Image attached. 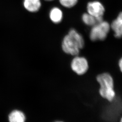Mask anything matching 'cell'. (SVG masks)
Masks as SVG:
<instances>
[{"label": "cell", "mask_w": 122, "mask_h": 122, "mask_svg": "<svg viewBox=\"0 0 122 122\" xmlns=\"http://www.w3.org/2000/svg\"><path fill=\"white\" fill-rule=\"evenodd\" d=\"M82 19L84 23L87 25L93 26L97 23L95 17L89 13L83 14L82 17Z\"/></svg>", "instance_id": "obj_10"}, {"label": "cell", "mask_w": 122, "mask_h": 122, "mask_svg": "<svg viewBox=\"0 0 122 122\" xmlns=\"http://www.w3.org/2000/svg\"><path fill=\"white\" fill-rule=\"evenodd\" d=\"M46 0V1H52V0Z\"/></svg>", "instance_id": "obj_13"}, {"label": "cell", "mask_w": 122, "mask_h": 122, "mask_svg": "<svg viewBox=\"0 0 122 122\" xmlns=\"http://www.w3.org/2000/svg\"><path fill=\"white\" fill-rule=\"evenodd\" d=\"M23 5L27 10L31 12H37L41 6L40 0H24Z\"/></svg>", "instance_id": "obj_7"}, {"label": "cell", "mask_w": 122, "mask_h": 122, "mask_svg": "<svg viewBox=\"0 0 122 122\" xmlns=\"http://www.w3.org/2000/svg\"><path fill=\"white\" fill-rule=\"evenodd\" d=\"M71 69L78 75H83L87 71L89 65L87 61L83 57L77 56L71 61Z\"/></svg>", "instance_id": "obj_4"}, {"label": "cell", "mask_w": 122, "mask_h": 122, "mask_svg": "<svg viewBox=\"0 0 122 122\" xmlns=\"http://www.w3.org/2000/svg\"><path fill=\"white\" fill-rule=\"evenodd\" d=\"M97 80L100 85L99 92L103 98L111 102L115 96L113 78L109 74L105 73L100 74L97 77Z\"/></svg>", "instance_id": "obj_2"}, {"label": "cell", "mask_w": 122, "mask_h": 122, "mask_svg": "<svg viewBox=\"0 0 122 122\" xmlns=\"http://www.w3.org/2000/svg\"><path fill=\"white\" fill-rule=\"evenodd\" d=\"M50 18L54 23H59L62 20L63 14L61 10L55 7L51 10L50 14Z\"/></svg>", "instance_id": "obj_8"}, {"label": "cell", "mask_w": 122, "mask_h": 122, "mask_svg": "<svg viewBox=\"0 0 122 122\" xmlns=\"http://www.w3.org/2000/svg\"><path fill=\"white\" fill-rule=\"evenodd\" d=\"M110 28L109 23L106 21L97 23L92 27L90 34L91 41H103L106 38Z\"/></svg>", "instance_id": "obj_3"}, {"label": "cell", "mask_w": 122, "mask_h": 122, "mask_svg": "<svg viewBox=\"0 0 122 122\" xmlns=\"http://www.w3.org/2000/svg\"><path fill=\"white\" fill-rule=\"evenodd\" d=\"M88 13L90 14L96 19L103 17L105 12L104 6L98 1H93L89 2L87 6Z\"/></svg>", "instance_id": "obj_5"}, {"label": "cell", "mask_w": 122, "mask_h": 122, "mask_svg": "<svg viewBox=\"0 0 122 122\" xmlns=\"http://www.w3.org/2000/svg\"><path fill=\"white\" fill-rule=\"evenodd\" d=\"M119 66L120 68V70L122 72V57L120 59L119 61Z\"/></svg>", "instance_id": "obj_12"}, {"label": "cell", "mask_w": 122, "mask_h": 122, "mask_svg": "<svg viewBox=\"0 0 122 122\" xmlns=\"http://www.w3.org/2000/svg\"><path fill=\"white\" fill-rule=\"evenodd\" d=\"M121 122H122V118H121Z\"/></svg>", "instance_id": "obj_14"}, {"label": "cell", "mask_w": 122, "mask_h": 122, "mask_svg": "<svg viewBox=\"0 0 122 122\" xmlns=\"http://www.w3.org/2000/svg\"><path fill=\"white\" fill-rule=\"evenodd\" d=\"M61 4L67 8H70L76 5L78 0H59Z\"/></svg>", "instance_id": "obj_11"}, {"label": "cell", "mask_w": 122, "mask_h": 122, "mask_svg": "<svg viewBox=\"0 0 122 122\" xmlns=\"http://www.w3.org/2000/svg\"><path fill=\"white\" fill-rule=\"evenodd\" d=\"M25 119L24 114L20 111H14L9 116V120L11 122H23Z\"/></svg>", "instance_id": "obj_9"}, {"label": "cell", "mask_w": 122, "mask_h": 122, "mask_svg": "<svg viewBox=\"0 0 122 122\" xmlns=\"http://www.w3.org/2000/svg\"><path fill=\"white\" fill-rule=\"evenodd\" d=\"M84 45L83 37L76 30L71 29L68 35H66L62 41V50L68 54L73 56L78 55L80 49Z\"/></svg>", "instance_id": "obj_1"}, {"label": "cell", "mask_w": 122, "mask_h": 122, "mask_svg": "<svg viewBox=\"0 0 122 122\" xmlns=\"http://www.w3.org/2000/svg\"><path fill=\"white\" fill-rule=\"evenodd\" d=\"M111 27L114 32V36L117 38L122 37V12L112 22Z\"/></svg>", "instance_id": "obj_6"}]
</instances>
